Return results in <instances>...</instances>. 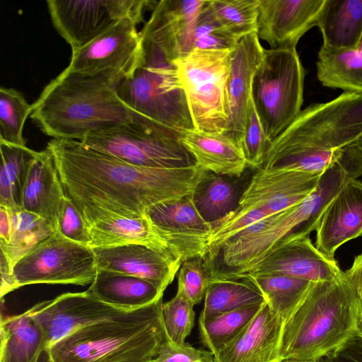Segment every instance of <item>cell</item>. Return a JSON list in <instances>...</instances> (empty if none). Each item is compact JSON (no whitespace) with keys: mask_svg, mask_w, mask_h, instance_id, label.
Here are the masks:
<instances>
[{"mask_svg":"<svg viewBox=\"0 0 362 362\" xmlns=\"http://www.w3.org/2000/svg\"><path fill=\"white\" fill-rule=\"evenodd\" d=\"M65 194L126 217L144 216L156 204L192 194L206 171L196 164L150 168L128 163L76 140H50Z\"/></svg>","mask_w":362,"mask_h":362,"instance_id":"6da1fadb","label":"cell"},{"mask_svg":"<svg viewBox=\"0 0 362 362\" xmlns=\"http://www.w3.org/2000/svg\"><path fill=\"white\" fill-rule=\"evenodd\" d=\"M361 136L362 94L343 92L302 110L272 140L260 168L322 175Z\"/></svg>","mask_w":362,"mask_h":362,"instance_id":"7a4b0ae2","label":"cell"},{"mask_svg":"<svg viewBox=\"0 0 362 362\" xmlns=\"http://www.w3.org/2000/svg\"><path fill=\"white\" fill-rule=\"evenodd\" d=\"M134 113L115 88L100 78L64 69L32 105L30 117L54 139L81 141L90 134L132 121Z\"/></svg>","mask_w":362,"mask_h":362,"instance_id":"3957f363","label":"cell"},{"mask_svg":"<svg viewBox=\"0 0 362 362\" xmlns=\"http://www.w3.org/2000/svg\"><path fill=\"white\" fill-rule=\"evenodd\" d=\"M358 300L344 272L335 279L314 283L285 321L284 360L317 361L357 334Z\"/></svg>","mask_w":362,"mask_h":362,"instance_id":"277c9868","label":"cell"},{"mask_svg":"<svg viewBox=\"0 0 362 362\" xmlns=\"http://www.w3.org/2000/svg\"><path fill=\"white\" fill-rule=\"evenodd\" d=\"M163 298L83 327L46 351L53 362H144L157 357L169 340L163 322Z\"/></svg>","mask_w":362,"mask_h":362,"instance_id":"5b68a950","label":"cell"},{"mask_svg":"<svg viewBox=\"0 0 362 362\" xmlns=\"http://www.w3.org/2000/svg\"><path fill=\"white\" fill-rule=\"evenodd\" d=\"M350 178L348 171L334 163L322 174L315 190L303 201L258 222L254 234L235 236L221 248L226 272L240 273L252 267L280 243L310 235L328 204Z\"/></svg>","mask_w":362,"mask_h":362,"instance_id":"8992f818","label":"cell"},{"mask_svg":"<svg viewBox=\"0 0 362 362\" xmlns=\"http://www.w3.org/2000/svg\"><path fill=\"white\" fill-rule=\"evenodd\" d=\"M143 56L134 75L117 87L135 113L181 134L195 129L188 100L173 62L141 35Z\"/></svg>","mask_w":362,"mask_h":362,"instance_id":"52a82bcc","label":"cell"},{"mask_svg":"<svg viewBox=\"0 0 362 362\" xmlns=\"http://www.w3.org/2000/svg\"><path fill=\"white\" fill-rule=\"evenodd\" d=\"M182 135L134 113L132 121L90 134L81 142L134 165L178 168L195 164L181 143Z\"/></svg>","mask_w":362,"mask_h":362,"instance_id":"ba28073f","label":"cell"},{"mask_svg":"<svg viewBox=\"0 0 362 362\" xmlns=\"http://www.w3.org/2000/svg\"><path fill=\"white\" fill-rule=\"evenodd\" d=\"M230 49H194L173 62L196 130L225 133L230 116Z\"/></svg>","mask_w":362,"mask_h":362,"instance_id":"9c48e42d","label":"cell"},{"mask_svg":"<svg viewBox=\"0 0 362 362\" xmlns=\"http://www.w3.org/2000/svg\"><path fill=\"white\" fill-rule=\"evenodd\" d=\"M305 71L296 49H264L252 96L272 141L301 112Z\"/></svg>","mask_w":362,"mask_h":362,"instance_id":"30bf717a","label":"cell"},{"mask_svg":"<svg viewBox=\"0 0 362 362\" xmlns=\"http://www.w3.org/2000/svg\"><path fill=\"white\" fill-rule=\"evenodd\" d=\"M98 271L93 249L57 232L39 243L13 267L14 290L35 284H91Z\"/></svg>","mask_w":362,"mask_h":362,"instance_id":"8fae6325","label":"cell"},{"mask_svg":"<svg viewBox=\"0 0 362 362\" xmlns=\"http://www.w3.org/2000/svg\"><path fill=\"white\" fill-rule=\"evenodd\" d=\"M137 22L125 18L83 47L72 51L67 71L98 78L117 87L139 66L143 47Z\"/></svg>","mask_w":362,"mask_h":362,"instance_id":"7c38bea8","label":"cell"},{"mask_svg":"<svg viewBox=\"0 0 362 362\" xmlns=\"http://www.w3.org/2000/svg\"><path fill=\"white\" fill-rule=\"evenodd\" d=\"M48 11L58 33L78 49L123 19L138 23L157 1L151 0H48Z\"/></svg>","mask_w":362,"mask_h":362,"instance_id":"4fadbf2b","label":"cell"},{"mask_svg":"<svg viewBox=\"0 0 362 362\" xmlns=\"http://www.w3.org/2000/svg\"><path fill=\"white\" fill-rule=\"evenodd\" d=\"M144 215L182 263L194 258L207 259L213 227L199 213L192 194L156 204Z\"/></svg>","mask_w":362,"mask_h":362,"instance_id":"5bb4252c","label":"cell"},{"mask_svg":"<svg viewBox=\"0 0 362 362\" xmlns=\"http://www.w3.org/2000/svg\"><path fill=\"white\" fill-rule=\"evenodd\" d=\"M28 311L42 328L48 349L83 327L130 310L100 301L86 291L61 294L33 305Z\"/></svg>","mask_w":362,"mask_h":362,"instance_id":"9a60e30c","label":"cell"},{"mask_svg":"<svg viewBox=\"0 0 362 362\" xmlns=\"http://www.w3.org/2000/svg\"><path fill=\"white\" fill-rule=\"evenodd\" d=\"M71 201L83 217L91 248L141 244L154 249L170 259L182 263L168 244L156 232L145 215L126 217L100 206Z\"/></svg>","mask_w":362,"mask_h":362,"instance_id":"2e32d148","label":"cell"},{"mask_svg":"<svg viewBox=\"0 0 362 362\" xmlns=\"http://www.w3.org/2000/svg\"><path fill=\"white\" fill-rule=\"evenodd\" d=\"M206 1H157L140 34L153 42L173 62L194 49L199 16Z\"/></svg>","mask_w":362,"mask_h":362,"instance_id":"e0dca14e","label":"cell"},{"mask_svg":"<svg viewBox=\"0 0 362 362\" xmlns=\"http://www.w3.org/2000/svg\"><path fill=\"white\" fill-rule=\"evenodd\" d=\"M228 273L284 275L316 283L335 279L343 272L334 258L320 252L308 235L284 240L252 267L240 273Z\"/></svg>","mask_w":362,"mask_h":362,"instance_id":"ac0fdd59","label":"cell"},{"mask_svg":"<svg viewBox=\"0 0 362 362\" xmlns=\"http://www.w3.org/2000/svg\"><path fill=\"white\" fill-rule=\"evenodd\" d=\"M321 175L257 168L236 209H260L271 216L303 201L315 190Z\"/></svg>","mask_w":362,"mask_h":362,"instance_id":"d6986e66","label":"cell"},{"mask_svg":"<svg viewBox=\"0 0 362 362\" xmlns=\"http://www.w3.org/2000/svg\"><path fill=\"white\" fill-rule=\"evenodd\" d=\"M326 0H259L257 35L270 49H296L317 26Z\"/></svg>","mask_w":362,"mask_h":362,"instance_id":"ffe728a7","label":"cell"},{"mask_svg":"<svg viewBox=\"0 0 362 362\" xmlns=\"http://www.w3.org/2000/svg\"><path fill=\"white\" fill-rule=\"evenodd\" d=\"M284 322L265 302L245 328L214 354L215 362H282Z\"/></svg>","mask_w":362,"mask_h":362,"instance_id":"44dd1931","label":"cell"},{"mask_svg":"<svg viewBox=\"0 0 362 362\" xmlns=\"http://www.w3.org/2000/svg\"><path fill=\"white\" fill-rule=\"evenodd\" d=\"M315 246L329 258L362 235V181L348 179L327 206L315 228Z\"/></svg>","mask_w":362,"mask_h":362,"instance_id":"7402d4cb","label":"cell"},{"mask_svg":"<svg viewBox=\"0 0 362 362\" xmlns=\"http://www.w3.org/2000/svg\"><path fill=\"white\" fill-rule=\"evenodd\" d=\"M98 269L147 280L162 291L173 282L182 264L141 244L92 248Z\"/></svg>","mask_w":362,"mask_h":362,"instance_id":"603a6c76","label":"cell"},{"mask_svg":"<svg viewBox=\"0 0 362 362\" xmlns=\"http://www.w3.org/2000/svg\"><path fill=\"white\" fill-rule=\"evenodd\" d=\"M264 52V48L256 33L243 37L232 50L229 84L230 116L225 134L239 145L245 132L254 77Z\"/></svg>","mask_w":362,"mask_h":362,"instance_id":"cb8c5ba5","label":"cell"},{"mask_svg":"<svg viewBox=\"0 0 362 362\" xmlns=\"http://www.w3.org/2000/svg\"><path fill=\"white\" fill-rule=\"evenodd\" d=\"M65 196L53 157L47 148L37 152L25 180L21 208L47 220L57 230L62 201Z\"/></svg>","mask_w":362,"mask_h":362,"instance_id":"d4e9b609","label":"cell"},{"mask_svg":"<svg viewBox=\"0 0 362 362\" xmlns=\"http://www.w3.org/2000/svg\"><path fill=\"white\" fill-rule=\"evenodd\" d=\"M180 141L195 164L206 171L238 177L247 167L240 145L225 133L194 129L184 133Z\"/></svg>","mask_w":362,"mask_h":362,"instance_id":"484cf974","label":"cell"},{"mask_svg":"<svg viewBox=\"0 0 362 362\" xmlns=\"http://www.w3.org/2000/svg\"><path fill=\"white\" fill-rule=\"evenodd\" d=\"M87 291L100 301L124 310L149 305L164 293L147 280L102 269H98Z\"/></svg>","mask_w":362,"mask_h":362,"instance_id":"4316f807","label":"cell"},{"mask_svg":"<svg viewBox=\"0 0 362 362\" xmlns=\"http://www.w3.org/2000/svg\"><path fill=\"white\" fill-rule=\"evenodd\" d=\"M317 26L332 49H356L362 39V0H326Z\"/></svg>","mask_w":362,"mask_h":362,"instance_id":"83f0119b","label":"cell"},{"mask_svg":"<svg viewBox=\"0 0 362 362\" xmlns=\"http://www.w3.org/2000/svg\"><path fill=\"white\" fill-rule=\"evenodd\" d=\"M47 350L42 328L28 310L1 317L0 362H38Z\"/></svg>","mask_w":362,"mask_h":362,"instance_id":"f1b7e54d","label":"cell"},{"mask_svg":"<svg viewBox=\"0 0 362 362\" xmlns=\"http://www.w3.org/2000/svg\"><path fill=\"white\" fill-rule=\"evenodd\" d=\"M204 300L199 317L202 320L266 301L261 291L248 278L226 276L214 268Z\"/></svg>","mask_w":362,"mask_h":362,"instance_id":"f546056e","label":"cell"},{"mask_svg":"<svg viewBox=\"0 0 362 362\" xmlns=\"http://www.w3.org/2000/svg\"><path fill=\"white\" fill-rule=\"evenodd\" d=\"M316 66L317 77L323 86L362 94V58L356 49L321 47Z\"/></svg>","mask_w":362,"mask_h":362,"instance_id":"4dcf8cb0","label":"cell"},{"mask_svg":"<svg viewBox=\"0 0 362 362\" xmlns=\"http://www.w3.org/2000/svg\"><path fill=\"white\" fill-rule=\"evenodd\" d=\"M226 276H245L261 291L271 309L285 321L294 313L313 282L284 275H247L220 271Z\"/></svg>","mask_w":362,"mask_h":362,"instance_id":"1f68e13d","label":"cell"},{"mask_svg":"<svg viewBox=\"0 0 362 362\" xmlns=\"http://www.w3.org/2000/svg\"><path fill=\"white\" fill-rule=\"evenodd\" d=\"M0 151V205L20 208L28 171L37 151L1 141Z\"/></svg>","mask_w":362,"mask_h":362,"instance_id":"d6a6232c","label":"cell"},{"mask_svg":"<svg viewBox=\"0 0 362 362\" xmlns=\"http://www.w3.org/2000/svg\"><path fill=\"white\" fill-rule=\"evenodd\" d=\"M228 177L208 172L192 194L197 209L210 223L222 219L238 205L241 195Z\"/></svg>","mask_w":362,"mask_h":362,"instance_id":"836d02e7","label":"cell"},{"mask_svg":"<svg viewBox=\"0 0 362 362\" xmlns=\"http://www.w3.org/2000/svg\"><path fill=\"white\" fill-rule=\"evenodd\" d=\"M12 232L9 243L0 246L12 267L42 241L49 237L54 229L42 217L21 207L11 209Z\"/></svg>","mask_w":362,"mask_h":362,"instance_id":"e575fe53","label":"cell"},{"mask_svg":"<svg viewBox=\"0 0 362 362\" xmlns=\"http://www.w3.org/2000/svg\"><path fill=\"white\" fill-rule=\"evenodd\" d=\"M264 303L222 313L206 320H199L202 344L213 354H216L245 328Z\"/></svg>","mask_w":362,"mask_h":362,"instance_id":"d590c367","label":"cell"},{"mask_svg":"<svg viewBox=\"0 0 362 362\" xmlns=\"http://www.w3.org/2000/svg\"><path fill=\"white\" fill-rule=\"evenodd\" d=\"M208 4L221 27L237 40L257 33L259 0H214Z\"/></svg>","mask_w":362,"mask_h":362,"instance_id":"8d00e7d4","label":"cell"},{"mask_svg":"<svg viewBox=\"0 0 362 362\" xmlns=\"http://www.w3.org/2000/svg\"><path fill=\"white\" fill-rule=\"evenodd\" d=\"M31 110L32 105L19 91L12 88H0L1 142L25 146L23 127Z\"/></svg>","mask_w":362,"mask_h":362,"instance_id":"74e56055","label":"cell"},{"mask_svg":"<svg viewBox=\"0 0 362 362\" xmlns=\"http://www.w3.org/2000/svg\"><path fill=\"white\" fill-rule=\"evenodd\" d=\"M194 305L181 293L163 304L162 318L168 339L177 344L185 343L194 325Z\"/></svg>","mask_w":362,"mask_h":362,"instance_id":"f35d334b","label":"cell"},{"mask_svg":"<svg viewBox=\"0 0 362 362\" xmlns=\"http://www.w3.org/2000/svg\"><path fill=\"white\" fill-rule=\"evenodd\" d=\"M214 267L203 258L183 262L177 272V292L183 294L194 306L204 299Z\"/></svg>","mask_w":362,"mask_h":362,"instance_id":"ab89813d","label":"cell"},{"mask_svg":"<svg viewBox=\"0 0 362 362\" xmlns=\"http://www.w3.org/2000/svg\"><path fill=\"white\" fill-rule=\"evenodd\" d=\"M271 142L266 135L252 96L245 132L240 144L247 166L257 169L261 167Z\"/></svg>","mask_w":362,"mask_h":362,"instance_id":"60d3db41","label":"cell"},{"mask_svg":"<svg viewBox=\"0 0 362 362\" xmlns=\"http://www.w3.org/2000/svg\"><path fill=\"white\" fill-rule=\"evenodd\" d=\"M56 232L70 240L89 246L90 237L83 217L66 194L61 203Z\"/></svg>","mask_w":362,"mask_h":362,"instance_id":"b9f144b4","label":"cell"},{"mask_svg":"<svg viewBox=\"0 0 362 362\" xmlns=\"http://www.w3.org/2000/svg\"><path fill=\"white\" fill-rule=\"evenodd\" d=\"M155 360L158 362H215L209 351L195 349L185 343L175 344L168 340L161 347Z\"/></svg>","mask_w":362,"mask_h":362,"instance_id":"7bdbcfd3","label":"cell"},{"mask_svg":"<svg viewBox=\"0 0 362 362\" xmlns=\"http://www.w3.org/2000/svg\"><path fill=\"white\" fill-rule=\"evenodd\" d=\"M239 41L220 27L195 40L193 49L233 50Z\"/></svg>","mask_w":362,"mask_h":362,"instance_id":"ee69618b","label":"cell"},{"mask_svg":"<svg viewBox=\"0 0 362 362\" xmlns=\"http://www.w3.org/2000/svg\"><path fill=\"white\" fill-rule=\"evenodd\" d=\"M332 354L336 362H362V339L357 334Z\"/></svg>","mask_w":362,"mask_h":362,"instance_id":"f6af8a7d","label":"cell"},{"mask_svg":"<svg viewBox=\"0 0 362 362\" xmlns=\"http://www.w3.org/2000/svg\"><path fill=\"white\" fill-rule=\"evenodd\" d=\"M344 273L354 288L358 298L360 317L362 316V252L354 258L352 265Z\"/></svg>","mask_w":362,"mask_h":362,"instance_id":"bcb514c9","label":"cell"},{"mask_svg":"<svg viewBox=\"0 0 362 362\" xmlns=\"http://www.w3.org/2000/svg\"><path fill=\"white\" fill-rule=\"evenodd\" d=\"M1 298L14 290L13 280V268L6 254L1 250Z\"/></svg>","mask_w":362,"mask_h":362,"instance_id":"7dc6e473","label":"cell"},{"mask_svg":"<svg viewBox=\"0 0 362 362\" xmlns=\"http://www.w3.org/2000/svg\"><path fill=\"white\" fill-rule=\"evenodd\" d=\"M12 232V215L11 209L0 205V246L6 245Z\"/></svg>","mask_w":362,"mask_h":362,"instance_id":"c3c4849f","label":"cell"},{"mask_svg":"<svg viewBox=\"0 0 362 362\" xmlns=\"http://www.w3.org/2000/svg\"><path fill=\"white\" fill-rule=\"evenodd\" d=\"M317 362H336L332 352L317 360Z\"/></svg>","mask_w":362,"mask_h":362,"instance_id":"681fc988","label":"cell"},{"mask_svg":"<svg viewBox=\"0 0 362 362\" xmlns=\"http://www.w3.org/2000/svg\"><path fill=\"white\" fill-rule=\"evenodd\" d=\"M357 334L362 339V316L359 317Z\"/></svg>","mask_w":362,"mask_h":362,"instance_id":"f907efd6","label":"cell"},{"mask_svg":"<svg viewBox=\"0 0 362 362\" xmlns=\"http://www.w3.org/2000/svg\"><path fill=\"white\" fill-rule=\"evenodd\" d=\"M354 144L356 146L362 156V136Z\"/></svg>","mask_w":362,"mask_h":362,"instance_id":"816d5d0a","label":"cell"},{"mask_svg":"<svg viewBox=\"0 0 362 362\" xmlns=\"http://www.w3.org/2000/svg\"><path fill=\"white\" fill-rule=\"evenodd\" d=\"M356 51L358 54V55L362 58V39L358 45Z\"/></svg>","mask_w":362,"mask_h":362,"instance_id":"f5cc1de1","label":"cell"},{"mask_svg":"<svg viewBox=\"0 0 362 362\" xmlns=\"http://www.w3.org/2000/svg\"><path fill=\"white\" fill-rule=\"evenodd\" d=\"M282 362H317V361H299V360H291V359H286Z\"/></svg>","mask_w":362,"mask_h":362,"instance_id":"db71d44e","label":"cell"},{"mask_svg":"<svg viewBox=\"0 0 362 362\" xmlns=\"http://www.w3.org/2000/svg\"><path fill=\"white\" fill-rule=\"evenodd\" d=\"M144 362H158L154 359H152V360H150V361H144Z\"/></svg>","mask_w":362,"mask_h":362,"instance_id":"11a10c76","label":"cell"},{"mask_svg":"<svg viewBox=\"0 0 362 362\" xmlns=\"http://www.w3.org/2000/svg\"><path fill=\"white\" fill-rule=\"evenodd\" d=\"M45 362H53V361L47 357V359Z\"/></svg>","mask_w":362,"mask_h":362,"instance_id":"9f6ffc18","label":"cell"}]
</instances>
